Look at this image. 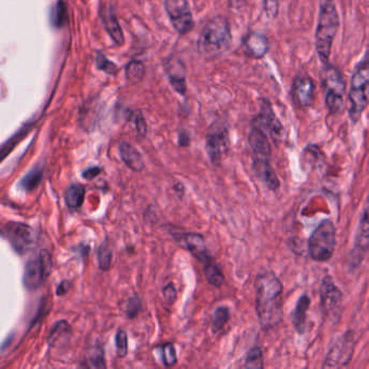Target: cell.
<instances>
[{"mask_svg": "<svg viewBox=\"0 0 369 369\" xmlns=\"http://www.w3.org/2000/svg\"><path fill=\"white\" fill-rule=\"evenodd\" d=\"M146 76V68L140 61H132L126 66V77L130 83L138 84Z\"/></svg>", "mask_w": 369, "mask_h": 369, "instance_id": "cell-27", "label": "cell"}, {"mask_svg": "<svg viewBox=\"0 0 369 369\" xmlns=\"http://www.w3.org/2000/svg\"><path fill=\"white\" fill-rule=\"evenodd\" d=\"M115 341H116L117 355L119 357L126 356L128 353V337H127L126 331H118Z\"/></svg>", "mask_w": 369, "mask_h": 369, "instance_id": "cell-34", "label": "cell"}, {"mask_svg": "<svg viewBox=\"0 0 369 369\" xmlns=\"http://www.w3.org/2000/svg\"><path fill=\"white\" fill-rule=\"evenodd\" d=\"M243 49L248 56L253 58H261L269 50V40L267 36L260 33H251L244 38Z\"/></svg>", "mask_w": 369, "mask_h": 369, "instance_id": "cell-19", "label": "cell"}, {"mask_svg": "<svg viewBox=\"0 0 369 369\" xmlns=\"http://www.w3.org/2000/svg\"><path fill=\"white\" fill-rule=\"evenodd\" d=\"M263 352L261 347H253L246 357L244 367L246 368H263Z\"/></svg>", "mask_w": 369, "mask_h": 369, "instance_id": "cell-29", "label": "cell"}, {"mask_svg": "<svg viewBox=\"0 0 369 369\" xmlns=\"http://www.w3.org/2000/svg\"><path fill=\"white\" fill-rule=\"evenodd\" d=\"M311 304V299L308 295H302L297 302L295 308L294 315H292V323L297 333L304 335L306 331V317H308V308Z\"/></svg>", "mask_w": 369, "mask_h": 369, "instance_id": "cell-21", "label": "cell"}, {"mask_svg": "<svg viewBox=\"0 0 369 369\" xmlns=\"http://www.w3.org/2000/svg\"><path fill=\"white\" fill-rule=\"evenodd\" d=\"M85 194L86 189L84 185L72 184L71 187H68L65 191V195H64V199H65L68 208H79L83 205Z\"/></svg>", "mask_w": 369, "mask_h": 369, "instance_id": "cell-23", "label": "cell"}, {"mask_svg": "<svg viewBox=\"0 0 369 369\" xmlns=\"http://www.w3.org/2000/svg\"><path fill=\"white\" fill-rule=\"evenodd\" d=\"M369 251V193L361 212L360 222L355 234L352 251L349 257V265L351 269H357L362 265Z\"/></svg>", "mask_w": 369, "mask_h": 369, "instance_id": "cell-10", "label": "cell"}, {"mask_svg": "<svg viewBox=\"0 0 369 369\" xmlns=\"http://www.w3.org/2000/svg\"><path fill=\"white\" fill-rule=\"evenodd\" d=\"M112 248L109 247V244L105 242L102 245L100 246L99 251H97V262L101 270L107 271L111 265H112Z\"/></svg>", "mask_w": 369, "mask_h": 369, "instance_id": "cell-28", "label": "cell"}, {"mask_svg": "<svg viewBox=\"0 0 369 369\" xmlns=\"http://www.w3.org/2000/svg\"><path fill=\"white\" fill-rule=\"evenodd\" d=\"M228 146V132L226 130H216L207 136V152L212 163L221 162L222 154Z\"/></svg>", "mask_w": 369, "mask_h": 369, "instance_id": "cell-18", "label": "cell"}, {"mask_svg": "<svg viewBox=\"0 0 369 369\" xmlns=\"http://www.w3.org/2000/svg\"><path fill=\"white\" fill-rule=\"evenodd\" d=\"M175 241L179 242L181 246L187 248L189 253H192L197 260L207 265L212 261V257L209 255L208 248L205 243L204 237L201 234L197 233H173Z\"/></svg>", "mask_w": 369, "mask_h": 369, "instance_id": "cell-15", "label": "cell"}, {"mask_svg": "<svg viewBox=\"0 0 369 369\" xmlns=\"http://www.w3.org/2000/svg\"><path fill=\"white\" fill-rule=\"evenodd\" d=\"M134 125H136V132L141 136H144L148 132V126H146V119L141 113H138L134 118Z\"/></svg>", "mask_w": 369, "mask_h": 369, "instance_id": "cell-38", "label": "cell"}, {"mask_svg": "<svg viewBox=\"0 0 369 369\" xmlns=\"http://www.w3.org/2000/svg\"><path fill=\"white\" fill-rule=\"evenodd\" d=\"M97 66L107 74H116L118 71L117 66L113 62L109 61V58L102 54H97Z\"/></svg>", "mask_w": 369, "mask_h": 369, "instance_id": "cell-35", "label": "cell"}, {"mask_svg": "<svg viewBox=\"0 0 369 369\" xmlns=\"http://www.w3.org/2000/svg\"><path fill=\"white\" fill-rule=\"evenodd\" d=\"M253 155V169L258 178L271 191L279 187V180L271 166V144L262 129L253 126L248 136Z\"/></svg>", "mask_w": 369, "mask_h": 369, "instance_id": "cell-3", "label": "cell"}, {"mask_svg": "<svg viewBox=\"0 0 369 369\" xmlns=\"http://www.w3.org/2000/svg\"><path fill=\"white\" fill-rule=\"evenodd\" d=\"M255 126L262 129L263 132H267L272 138H282L283 126L278 122V119L273 112L272 107L267 100H262L260 114L258 115L255 119Z\"/></svg>", "mask_w": 369, "mask_h": 369, "instance_id": "cell-16", "label": "cell"}, {"mask_svg": "<svg viewBox=\"0 0 369 369\" xmlns=\"http://www.w3.org/2000/svg\"><path fill=\"white\" fill-rule=\"evenodd\" d=\"M323 85L325 89V103L333 115H339L345 109V84L338 68L325 64Z\"/></svg>", "mask_w": 369, "mask_h": 369, "instance_id": "cell-7", "label": "cell"}, {"mask_svg": "<svg viewBox=\"0 0 369 369\" xmlns=\"http://www.w3.org/2000/svg\"><path fill=\"white\" fill-rule=\"evenodd\" d=\"M228 318H230V311L226 306H219L214 313V318H212V331L218 333L221 331L222 328L228 323Z\"/></svg>", "mask_w": 369, "mask_h": 369, "instance_id": "cell-30", "label": "cell"}, {"mask_svg": "<svg viewBox=\"0 0 369 369\" xmlns=\"http://www.w3.org/2000/svg\"><path fill=\"white\" fill-rule=\"evenodd\" d=\"M164 297L168 301H175L177 298V292H175V286L173 284H168L163 290Z\"/></svg>", "mask_w": 369, "mask_h": 369, "instance_id": "cell-39", "label": "cell"}, {"mask_svg": "<svg viewBox=\"0 0 369 369\" xmlns=\"http://www.w3.org/2000/svg\"><path fill=\"white\" fill-rule=\"evenodd\" d=\"M165 9L177 33L187 35L192 31L194 19L187 0H165Z\"/></svg>", "mask_w": 369, "mask_h": 369, "instance_id": "cell-13", "label": "cell"}, {"mask_svg": "<svg viewBox=\"0 0 369 369\" xmlns=\"http://www.w3.org/2000/svg\"><path fill=\"white\" fill-rule=\"evenodd\" d=\"M71 287V284L68 281H63L61 284L58 285V289H56V295L58 296H63L66 292H68V289Z\"/></svg>", "mask_w": 369, "mask_h": 369, "instance_id": "cell-41", "label": "cell"}, {"mask_svg": "<svg viewBox=\"0 0 369 369\" xmlns=\"http://www.w3.org/2000/svg\"><path fill=\"white\" fill-rule=\"evenodd\" d=\"M265 15L273 19L277 17L279 11V0H263Z\"/></svg>", "mask_w": 369, "mask_h": 369, "instance_id": "cell-37", "label": "cell"}, {"mask_svg": "<svg viewBox=\"0 0 369 369\" xmlns=\"http://www.w3.org/2000/svg\"><path fill=\"white\" fill-rule=\"evenodd\" d=\"M205 274L209 284L214 287H221L224 283V275L221 269L216 263L210 262L205 265Z\"/></svg>", "mask_w": 369, "mask_h": 369, "instance_id": "cell-26", "label": "cell"}, {"mask_svg": "<svg viewBox=\"0 0 369 369\" xmlns=\"http://www.w3.org/2000/svg\"><path fill=\"white\" fill-rule=\"evenodd\" d=\"M232 42L231 29L228 19L216 17L208 21L199 34L198 52L206 58H214L223 54Z\"/></svg>", "mask_w": 369, "mask_h": 369, "instance_id": "cell-4", "label": "cell"}, {"mask_svg": "<svg viewBox=\"0 0 369 369\" xmlns=\"http://www.w3.org/2000/svg\"><path fill=\"white\" fill-rule=\"evenodd\" d=\"M141 310V300L138 296H132L127 304L126 313L129 318H134Z\"/></svg>", "mask_w": 369, "mask_h": 369, "instance_id": "cell-36", "label": "cell"}, {"mask_svg": "<svg viewBox=\"0 0 369 369\" xmlns=\"http://www.w3.org/2000/svg\"><path fill=\"white\" fill-rule=\"evenodd\" d=\"M339 15L335 0H320L315 47L318 56L324 64H328L333 40L339 29Z\"/></svg>", "mask_w": 369, "mask_h": 369, "instance_id": "cell-2", "label": "cell"}, {"mask_svg": "<svg viewBox=\"0 0 369 369\" xmlns=\"http://www.w3.org/2000/svg\"><path fill=\"white\" fill-rule=\"evenodd\" d=\"M256 312L265 331L278 325L284 317L282 282L272 271H262L255 283Z\"/></svg>", "mask_w": 369, "mask_h": 369, "instance_id": "cell-1", "label": "cell"}, {"mask_svg": "<svg viewBox=\"0 0 369 369\" xmlns=\"http://www.w3.org/2000/svg\"><path fill=\"white\" fill-rule=\"evenodd\" d=\"M71 335V326L66 321H60L54 324L49 333L47 343L50 347H56L60 341L64 340Z\"/></svg>", "mask_w": 369, "mask_h": 369, "instance_id": "cell-24", "label": "cell"}, {"mask_svg": "<svg viewBox=\"0 0 369 369\" xmlns=\"http://www.w3.org/2000/svg\"><path fill=\"white\" fill-rule=\"evenodd\" d=\"M88 362L91 363L89 366L93 367V368H105L107 364H105L104 352H103L102 347L100 345L93 347Z\"/></svg>", "mask_w": 369, "mask_h": 369, "instance_id": "cell-33", "label": "cell"}, {"mask_svg": "<svg viewBox=\"0 0 369 369\" xmlns=\"http://www.w3.org/2000/svg\"><path fill=\"white\" fill-rule=\"evenodd\" d=\"M321 306L326 320L337 323L343 314V292L331 276H325L320 288Z\"/></svg>", "mask_w": 369, "mask_h": 369, "instance_id": "cell-9", "label": "cell"}, {"mask_svg": "<svg viewBox=\"0 0 369 369\" xmlns=\"http://www.w3.org/2000/svg\"><path fill=\"white\" fill-rule=\"evenodd\" d=\"M101 171H101V168L100 167L88 168V169L84 171L83 177L87 179V180H93V179H95V177H97L101 173Z\"/></svg>", "mask_w": 369, "mask_h": 369, "instance_id": "cell-40", "label": "cell"}, {"mask_svg": "<svg viewBox=\"0 0 369 369\" xmlns=\"http://www.w3.org/2000/svg\"><path fill=\"white\" fill-rule=\"evenodd\" d=\"M3 235L19 255L32 251L36 244L34 230L22 222H7L3 228Z\"/></svg>", "mask_w": 369, "mask_h": 369, "instance_id": "cell-11", "label": "cell"}, {"mask_svg": "<svg viewBox=\"0 0 369 369\" xmlns=\"http://www.w3.org/2000/svg\"><path fill=\"white\" fill-rule=\"evenodd\" d=\"M354 347V336L352 331H347L333 343L331 350L326 355L323 367L338 368V367L347 366L352 359Z\"/></svg>", "mask_w": 369, "mask_h": 369, "instance_id": "cell-12", "label": "cell"}, {"mask_svg": "<svg viewBox=\"0 0 369 369\" xmlns=\"http://www.w3.org/2000/svg\"><path fill=\"white\" fill-rule=\"evenodd\" d=\"M308 255L317 262L331 260L335 253L336 228L331 220H324L308 238Z\"/></svg>", "mask_w": 369, "mask_h": 369, "instance_id": "cell-6", "label": "cell"}, {"mask_svg": "<svg viewBox=\"0 0 369 369\" xmlns=\"http://www.w3.org/2000/svg\"><path fill=\"white\" fill-rule=\"evenodd\" d=\"M54 262L52 257L48 251H39L38 256L33 259H29L25 265L23 283L29 290L39 288L46 282L49 275L52 273Z\"/></svg>", "mask_w": 369, "mask_h": 369, "instance_id": "cell-8", "label": "cell"}, {"mask_svg": "<svg viewBox=\"0 0 369 369\" xmlns=\"http://www.w3.org/2000/svg\"><path fill=\"white\" fill-rule=\"evenodd\" d=\"M119 153L123 162L127 167L130 168L134 171H142L146 167L144 159L141 153L134 148L132 144L128 142H122L119 144Z\"/></svg>", "mask_w": 369, "mask_h": 369, "instance_id": "cell-20", "label": "cell"}, {"mask_svg": "<svg viewBox=\"0 0 369 369\" xmlns=\"http://www.w3.org/2000/svg\"><path fill=\"white\" fill-rule=\"evenodd\" d=\"M157 349L161 351L162 360L165 366L173 367L177 364V353L173 343H165Z\"/></svg>", "mask_w": 369, "mask_h": 369, "instance_id": "cell-32", "label": "cell"}, {"mask_svg": "<svg viewBox=\"0 0 369 369\" xmlns=\"http://www.w3.org/2000/svg\"><path fill=\"white\" fill-rule=\"evenodd\" d=\"M44 171L42 168L35 167L29 173L21 179L19 183V187L24 189L25 192H32L33 189L38 187L39 183L42 182Z\"/></svg>", "mask_w": 369, "mask_h": 369, "instance_id": "cell-25", "label": "cell"}, {"mask_svg": "<svg viewBox=\"0 0 369 369\" xmlns=\"http://www.w3.org/2000/svg\"><path fill=\"white\" fill-rule=\"evenodd\" d=\"M165 70L175 91L180 95H184L187 91V83H185V66L183 62L177 56H171L166 61Z\"/></svg>", "mask_w": 369, "mask_h": 369, "instance_id": "cell-17", "label": "cell"}, {"mask_svg": "<svg viewBox=\"0 0 369 369\" xmlns=\"http://www.w3.org/2000/svg\"><path fill=\"white\" fill-rule=\"evenodd\" d=\"M68 13L66 7L62 0H58L52 11V22L56 27H62L66 23Z\"/></svg>", "mask_w": 369, "mask_h": 369, "instance_id": "cell-31", "label": "cell"}, {"mask_svg": "<svg viewBox=\"0 0 369 369\" xmlns=\"http://www.w3.org/2000/svg\"><path fill=\"white\" fill-rule=\"evenodd\" d=\"M292 97L297 107H310L315 101V85L306 75L297 76L292 83Z\"/></svg>", "mask_w": 369, "mask_h": 369, "instance_id": "cell-14", "label": "cell"}, {"mask_svg": "<svg viewBox=\"0 0 369 369\" xmlns=\"http://www.w3.org/2000/svg\"><path fill=\"white\" fill-rule=\"evenodd\" d=\"M349 102L351 120L357 123L369 105V56L355 68L351 79Z\"/></svg>", "mask_w": 369, "mask_h": 369, "instance_id": "cell-5", "label": "cell"}, {"mask_svg": "<svg viewBox=\"0 0 369 369\" xmlns=\"http://www.w3.org/2000/svg\"><path fill=\"white\" fill-rule=\"evenodd\" d=\"M102 19L105 29L109 36L117 45L124 44V34H123L122 27L119 25L118 19L115 15L112 9L102 10Z\"/></svg>", "mask_w": 369, "mask_h": 369, "instance_id": "cell-22", "label": "cell"}]
</instances>
